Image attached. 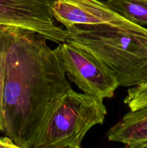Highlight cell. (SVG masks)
<instances>
[{"label": "cell", "mask_w": 147, "mask_h": 148, "mask_svg": "<svg viewBox=\"0 0 147 148\" xmlns=\"http://www.w3.org/2000/svg\"><path fill=\"white\" fill-rule=\"evenodd\" d=\"M53 50L69 80L82 92L103 100L113 97L119 87L118 80L97 58L66 41Z\"/></svg>", "instance_id": "4"}, {"label": "cell", "mask_w": 147, "mask_h": 148, "mask_svg": "<svg viewBox=\"0 0 147 148\" xmlns=\"http://www.w3.org/2000/svg\"><path fill=\"white\" fill-rule=\"evenodd\" d=\"M103 99L71 89L35 148H81L91 128L107 115Z\"/></svg>", "instance_id": "3"}, {"label": "cell", "mask_w": 147, "mask_h": 148, "mask_svg": "<svg viewBox=\"0 0 147 148\" xmlns=\"http://www.w3.org/2000/svg\"><path fill=\"white\" fill-rule=\"evenodd\" d=\"M53 0H0V25L35 32L48 40L66 42V29L56 25L51 7Z\"/></svg>", "instance_id": "5"}, {"label": "cell", "mask_w": 147, "mask_h": 148, "mask_svg": "<svg viewBox=\"0 0 147 148\" xmlns=\"http://www.w3.org/2000/svg\"><path fill=\"white\" fill-rule=\"evenodd\" d=\"M66 30V42L97 58L115 75L119 86L147 82V28L128 21L76 25Z\"/></svg>", "instance_id": "2"}, {"label": "cell", "mask_w": 147, "mask_h": 148, "mask_svg": "<svg viewBox=\"0 0 147 148\" xmlns=\"http://www.w3.org/2000/svg\"><path fill=\"white\" fill-rule=\"evenodd\" d=\"M107 137L129 148H140L147 143V106L127 113L110 129Z\"/></svg>", "instance_id": "7"}, {"label": "cell", "mask_w": 147, "mask_h": 148, "mask_svg": "<svg viewBox=\"0 0 147 148\" xmlns=\"http://www.w3.org/2000/svg\"><path fill=\"white\" fill-rule=\"evenodd\" d=\"M105 3L129 21L147 25V0H107Z\"/></svg>", "instance_id": "8"}, {"label": "cell", "mask_w": 147, "mask_h": 148, "mask_svg": "<svg viewBox=\"0 0 147 148\" xmlns=\"http://www.w3.org/2000/svg\"><path fill=\"white\" fill-rule=\"evenodd\" d=\"M131 111H135L147 106V82L131 88L127 91L123 101Z\"/></svg>", "instance_id": "10"}, {"label": "cell", "mask_w": 147, "mask_h": 148, "mask_svg": "<svg viewBox=\"0 0 147 148\" xmlns=\"http://www.w3.org/2000/svg\"><path fill=\"white\" fill-rule=\"evenodd\" d=\"M0 148H19L17 145L10 139V137H0Z\"/></svg>", "instance_id": "11"}, {"label": "cell", "mask_w": 147, "mask_h": 148, "mask_svg": "<svg viewBox=\"0 0 147 148\" xmlns=\"http://www.w3.org/2000/svg\"><path fill=\"white\" fill-rule=\"evenodd\" d=\"M140 148H147V143H145V144L142 145L140 147Z\"/></svg>", "instance_id": "12"}, {"label": "cell", "mask_w": 147, "mask_h": 148, "mask_svg": "<svg viewBox=\"0 0 147 148\" xmlns=\"http://www.w3.org/2000/svg\"><path fill=\"white\" fill-rule=\"evenodd\" d=\"M51 11L55 20L66 29L76 25H122L129 21L99 0H53Z\"/></svg>", "instance_id": "6"}, {"label": "cell", "mask_w": 147, "mask_h": 148, "mask_svg": "<svg viewBox=\"0 0 147 148\" xmlns=\"http://www.w3.org/2000/svg\"><path fill=\"white\" fill-rule=\"evenodd\" d=\"M47 40L18 28L7 53L2 132L19 148H35L72 89Z\"/></svg>", "instance_id": "1"}, {"label": "cell", "mask_w": 147, "mask_h": 148, "mask_svg": "<svg viewBox=\"0 0 147 148\" xmlns=\"http://www.w3.org/2000/svg\"><path fill=\"white\" fill-rule=\"evenodd\" d=\"M19 27L0 25V132L4 121V87L7 53Z\"/></svg>", "instance_id": "9"}]
</instances>
